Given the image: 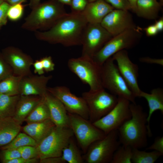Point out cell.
I'll use <instances>...</instances> for the list:
<instances>
[{
  "instance_id": "20",
  "label": "cell",
  "mask_w": 163,
  "mask_h": 163,
  "mask_svg": "<svg viewBox=\"0 0 163 163\" xmlns=\"http://www.w3.org/2000/svg\"><path fill=\"white\" fill-rule=\"evenodd\" d=\"M41 97L20 95L13 119L21 125L40 101Z\"/></svg>"
},
{
  "instance_id": "48",
  "label": "cell",
  "mask_w": 163,
  "mask_h": 163,
  "mask_svg": "<svg viewBox=\"0 0 163 163\" xmlns=\"http://www.w3.org/2000/svg\"><path fill=\"white\" fill-rule=\"evenodd\" d=\"M41 0H29V6L31 9L40 3Z\"/></svg>"
},
{
  "instance_id": "39",
  "label": "cell",
  "mask_w": 163,
  "mask_h": 163,
  "mask_svg": "<svg viewBox=\"0 0 163 163\" xmlns=\"http://www.w3.org/2000/svg\"><path fill=\"white\" fill-rule=\"evenodd\" d=\"M146 150H153L158 152L163 155V137L158 136L155 139L154 142L146 148Z\"/></svg>"
},
{
  "instance_id": "13",
  "label": "cell",
  "mask_w": 163,
  "mask_h": 163,
  "mask_svg": "<svg viewBox=\"0 0 163 163\" xmlns=\"http://www.w3.org/2000/svg\"><path fill=\"white\" fill-rule=\"evenodd\" d=\"M47 90L62 103L67 113L78 115L89 120L88 107L82 97L77 96L65 86L47 87Z\"/></svg>"
},
{
  "instance_id": "27",
  "label": "cell",
  "mask_w": 163,
  "mask_h": 163,
  "mask_svg": "<svg viewBox=\"0 0 163 163\" xmlns=\"http://www.w3.org/2000/svg\"><path fill=\"white\" fill-rule=\"evenodd\" d=\"M50 119L49 110L43 97L25 119L27 123L43 121Z\"/></svg>"
},
{
  "instance_id": "4",
  "label": "cell",
  "mask_w": 163,
  "mask_h": 163,
  "mask_svg": "<svg viewBox=\"0 0 163 163\" xmlns=\"http://www.w3.org/2000/svg\"><path fill=\"white\" fill-rule=\"evenodd\" d=\"M142 29L136 28L126 30L113 37L92 58L97 64L102 66L109 58L123 50L135 47L142 36Z\"/></svg>"
},
{
  "instance_id": "35",
  "label": "cell",
  "mask_w": 163,
  "mask_h": 163,
  "mask_svg": "<svg viewBox=\"0 0 163 163\" xmlns=\"http://www.w3.org/2000/svg\"><path fill=\"white\" fill-rule=\"evenodd\" d=\"M13 70L0 51V82L13 74Z\"/></svg>"
},
{
  "instance_id": "9",
  "label": "cell",
  "mask_w": 163,
  "mask_h": 163,
  "mask_svg": "<svg viewBox=\"0 0 163 163\" xmlns=\"http://www.w3.org/2000/svg\"><path fill=\"white\" fill-rule=\"evenodd\" d=\"M120 145L118 130L113 131L91 144L83 158L87 163H111L114 152Z\"/></svg>"
},
{
  "instance_id": "41",
  "label": "cell",
  "mask_w": 163,
  "mask_h": 163,
  "mask_svg": "<svg viewBox=\"0 0 163 163\" xmlns=\"http://www.w3.org/2000/svg\"><path fill=\"white\" fill-rule=\"evenodd\" d=\"M139 61L143 63L151 64H157L161 66H163L162 59L152 58L149 57H143L139 59Z\"/></svg>"
},
{
  "instance_id": "18",
  "label": "cell",
  "mask_w": 163,
  "mask_h": 163,
  "mask_svg": "<svg viewBox=\"0 0 163 163\" xmlns=\"http://www.w3.org/2000/svg\"><path fill=\"white\" fill-rule=\"evenodd\" d=\"M43 97L49 110L50 119L55 126L69 127L68 113L62 103L48 91Z\"/></svg>"
},
{
  "instance_id": "17",
  "label": "cell",
  "mask_w": 163,
  "mask_h": 163,
  "mask_svg": "<svg viewBox=\"0 0 163 163\" xmlns=\"http://www.w3.org/2000/svg\"><path fill=\"white\" fill-rule=\"evenodd\" d=\"M52 76L32 74L23 77L20 85V95L43 96L47 92V86Z\"/></svg>"
},
{
  "instance_id": "51",
  "label": "cell",
  "mask_w": 163,
  "mask_h": 163,
  "mask_svg": "<svg viewBox=\"0 0 163 163\" xmlns=\"http://www.w3.org/2000/svg\"><path fill=\"white\" fill-rule=\"evenodd\" d=\"M159 1V2L162 6L163 5V0H158Z\"/></svg>"
},
{
  "instance_id": "22",
  "label": "cell",
  "mask_w": 163,
  "mask_h": 163,
  "mask_svg": "<svg viewBox=\"0 0 163 163\" xmlns=\"http://www.w3.org/2000/svg\"><path fill=\"white\" fill-rule=\"evenodd\" d=\"M21 129L13 117L0 118V148L9 143Z\"/></svg>"
},
{
  "instance_id": "8",
  "label": "cell",
  "mask_w": 163,
  "mask_h": 163,
  "mask_svg": "<svg viewBox=\"0 0 163 163\" xmlns=\"http://www.w3.org/2000/svg\"><path fill=\"white\" fill-rule=\"evenodd\" d=\"M82 97L87 105L89 120L92 123L107 114L115 106L118 100V97L108 92L104 88L84 92Z\"/></svg>"
},
{
  "instance_id": "23",
  "label": "cell",
  "mask_w": 163,
  "mask_h": 163,
  "mask_svg": "<svg viewBox=\"0 0 163 163\" xmlns=\"http://www.w3.org/2000/svg\"><path fill=\"white\" fill-rule=\"evenodd\" d=\"M139 97L144 98L148 102L149 111L147 120L148 126L150 129V122L153 113L158 110L163 114V89L160 88L153 89L150 94L142 91Z\"/></svg>"
},
{
  "instance_id": "2",
  "label": "cell",
  "mask_w": 163,
  "mask_h": 163,
  "mask_svg": "<svg viewBox=\"0 0 163 163\" xmlns=\"http://www.w3.org/2000/svg\"><path fill=\"white\" fill-rule=\"evenodd\" d=\"M131 117L118 129L121 145L138 149L146 147L148 136L152 135L148 124V114L142 107L136 104L130 103Z\"/></svg>"
},
{
  "instance_id": "45",
  "label": "cell",
  "mask_w": 163,
  "mask_h": 163,
  "mask_svg": "<svg viewBox=\"0 0 163 163\" xmlns=\"http://www.w3.org/2000/svg\"><path fill=\"white\" fill-rule=\"evenodd\" d=\"M146 35L148 37L154 36L158 32L154 24L149 25L144 28Z\"/></svg>"
},
{
  "instance_id": "50",
  "label": "cell",
  "mask_w": 163,
  "mask_h": 163,
  "mask_svg": "<svg viewBox=\"0 0 163 163\" xmlns=\"http://www.w3.org/2000/svg\"><path fill=\"white\" fill-rule=\"evenodd\" d=\"M61 3L64 5H70L72 0H56Z\"/></svg>"
},
{
  "instance_id": "16",
  "label": "cell",
  "mask_w": 163,
  "mask_h": 163,
  "mask_svg": "<svg viewBox=\"0 0 163 163\" xmlns=\"http://www.w3.org/2000/svg\"><path fill=\"white\" fill-rule=\"evenodd\" d=\"M100 24L113 37L137 27L129 11L116 9L108 13Z\"/></svg>"
},
{
  "instance_id": "14",
  "label": "cell",
  "mask_w": 163,
  "mask_h": 163,
  "mask_svg": "<svg viewBox=\"0 0 163 163\" xmlns=\"http://www.w3.org/2000/svg\"><path fill=\"white\" fill-rule=\"evenodd\" d=\"M112 57L117 63L119 71L135 97H139L142 91L138 83V66L132 62L126 50L114 54Z\"/></svg>"
},
{
  "instance_id": "28",
  "label": "cell",
  "mask_w": 163,
  "mask_h": 163,
  "mask_svg": "<svg viewBox=\"0 0 163 163\" xmlns=\"http://www.w3.org/2000/svg\"><path fill=\"white\" fill-rule=\"evenodd\" d=\"M69 163H83L84 161L76 143L72 139L63 149L61 156Z\"/></svg>"
},
{
  "instance_id": "49",
  "label": "cell",
  "mask_w": 163,
  "mask_h": 163,
  "mask_svg": "<svg viewBox=\"0 0 163 163\" xmlns=\"http://www.w3.org/2000/svg\"><path fill=\"white\" fill-rule=\"evenodd\" d=\"M26 0H5V1L7 2L10 5H13L17 4L22 3Z\"/></svg>"
},
{
  "instance_id": "29",
  "label": "cell",
  "mask_w": 163,
  "mask_h": 163,
  "mask_svg": "<svg viewBox=\"0 0 163 163\" xmlns=\"http://www.w3.org/2000/svg\"><path fill=\"white\" fill-rule=\"evenodd\" d=\"M162 155L160 152L155 150L147 152L133 148L131 161L133 163H153Z\"/></svg>"
},
{
  "instance_id": "15",
  "label": "cell",
  "mask_w": 163,
  "mask_h": 163,
  "mask_svg": "<svg viewBox=\"0 0 163 163\" xmlns=\"http://www.w3.org/2000/svg\"><path fill=\"white\" fill-rule=\"evenodd\" d=\"M1 52L11 68L13 74L23 77L32 74L30 68L34 62L30 55L12 46L5 47Z\"/></svg>"
},
{
  "instance_id": "25",
  "label": "cell",
  "mask_w": 163,
  "mask_h": 163,
  "mask_svg": "<svg viewBox=\"0 0 163 163\" xmlns=\"http://www.w3.org/2000/svg\"><path fill=\"white\" fill-rule=\"evenodd\" d=\"M20 95L10 96L0 93V118L13 117Z\"/></svg>"
},
{
  "instance_id": "46",
  "label": "cell",
  "mask_w": 163,
  "mask_h": 163,
  "mask_svg": "<svg viewBox=\"0 0 163 163\" xmlns=\"http://www.w3.org/2000/svg\"><path fill=\"white\" fill-rule=\"evenodd\" d=\"M158 32L163 30V17H161L158 20L155 21L154 24Z\"/></svg>"
},
{
  "instance_id": "43",
  "label": "cell",
  "mask_w": 163,
  "mask_h": 163,
  "mask_svg": "<svg viewBox=\"0 0 163 163\" xmlns=\"http://www.w3.org/2000/svg\"><path fill=\"white\" fill-rule=\"evenodd\" d=\"M34 68V72L39 75H43L45 71L42 63L40 59L37 60L34 62L33 65Z\"/></svg>"
},
{
  "instance_id": "1",
  "label": "cell",
  "mask_w": 163,
  "mask_h": 163,
  "mask_svg": "<svg viewBox=\"0 0 163 163\" xmlns=\"http://www.w3.org/2000/svg\"><path fill=\"white\" fill-rule=\"evenodd\" d=\"M88 22L82 13H67L49 29L35 32L38 40L66 47L81 45Z\"/></svg>"
},
{
  "instance_id": "36",
  "label": "cell",
  "mask_w": 163,
  "mask_h": 163,
  "mask_svg": "<svg viewBox=\"0 0 163 163\" xmlns=\"http://www.w3.org/2000/svg\"><path fill=\"white\" fill-rule=\"evenodd\" d=\"M114 9L125 11L131 10L130 5L127 0H104Z\"/></svg>"
},
{
  "instance_id": "53",
  "label": "cell",
  "mask_w": 163,
  "mask_h": 163,
  "mask_svg": "<svg viewBox=\"0 0 163 163\" xmlns=\"http://www.w3.org/2000/svg\"><path fill=\"white\" fill-rule=\"evenodd\" d=\"M88 0L89 1V2H92L97 0Z\"/></svg>"
},
{
  "instance_id": "21",
  "label": "cell",
  "mask_w": 163,
  "mask_h": 163,
  "mask_svg": "<svg viewBox=\"0 0 163 163\" xmlns=\"http://www.w3.org/2000/svg\"><path fill=\"white\" fill-rule=\"evenodd\" d=\"M55 126L50 119L38 122L27 123L22 127L24 133L34 139L37 145Z\"/></svg>"
},
{
  "instance_id": "24",
  "label": "cell",
  "mask_w": 163,
  "mask_h": 163,
  "mask_svg": "<svg viewBox=\"0 0 163 163\" xmlns=\"http://www.w3.org/2000/svg\"><path fill=\"white\" fill-rule=\"evenodd\" d=\"M162 6L158 0H138L135 13L141 18L148 20H155Z\"/></svg>"
},
{
  "instance_id": "32",
  "label": "cell",
  "mask_w": 163,
  "mask_h": 163,
  "mask_svg": "<svg viewBox=\"0 0 163 163\" xmlns=\"http://www.w3.org/2000/svg\"><path fill=\"white\" fill-rule=\"evenodd\" d=\"M24 7L22 3L10 5L7 12L8 19L15 21L20 19L24 14Z\"/></svg>"
},
{
  "instance_id": "44",
  "label": "cell",
  "mask_w": 163,
  "mask_h": 163,
  "mask_svg": "<svg viewBox=\"0 0 163 163\" xmlns=\"http://www.w3.org/2000/svg\"><path fill=\"white\" fill-rule=\"evenodd\" d=\"M40 163H65L62 156L51 157L40 160Z\"/></svg>"
},
{
  "instance_id": "5",
  "label": "cell",
  "mask_w": 163,
  "mask_h": 163,
  "mask_svg": "<svg viewBox=\"0 0 163 163\" xmlns=\"http://www.w3.org/2000/svg\"><path fill=\"white\" fill-rule=\"evenodd\" d=\"M112 57L109 58L101 67V78L103 88L118 97L136 104V98L120 73Z\"/></svg>"
},
{
  "instance_id": "30",
  "label": "cell",
  "mask_w": 163,
  "mask_h": 163,
  "mask_svg": "<svg viewBox=\"0 0 163 163\" xmlns=\"http://www.w3.org/2000/svg\"><path fill=\"white\" fill-rule=\"evenodd\" d=\"M37 145L36 141L30 136L25 133L20 132L9 143L0 149L18 148L27 145L36 146Z\"/></svg>"
},
{
  "instance_id": "11",
  "label": "cell",
  "mask_w": 163,
  "mask_h": 163,
  "mask_svg": "<svg viewBox=\"0 0 163 163\" xmlns=\"http://www.w3.org/2000/svg\"><path fill=\"white\" fill-rule=\"evenodd\" d=\"M130 103L126 99L118 97L117 102L113 109L93 124L105 135L113 131L118 130L131 117Z\"/></svg>"
},
{
  "instance_id": "7",
  "label": "cell",
  "mask_w": 163,
  "mask_h": 163,
  "mask_svg": "<svg viewBox=\"0 0 163 163\" xmlns=\"http://www.w3.org/2000/svg\"><path fill=\"white\" fill-rule=\"evenodd\" d=\"M73 135L69 127L55 126L36 146L39 160L61 156L63 149Z\"/></svg>"
},
{
  "instance_id": "47",
  "label": "cell",
  "mask_w": 163,
  "mask_h": 163,
  "mask_svg": "<svg viewBox=\"0 0 163 163\" xmlns=\"http://www.w3.org/2000/svg\"><path fill=\"white\" fill-rule=\"evenodd\" d=\"M129 2L133 11L135 13L137 2L138 0H127Z\"/></svg>"
},
{
  "instance_id": "26",
  "label": "cell",
  "mask_w": 163,
  "mask_h": 163,
  "mask_svg": "<svg viewBox=\"0 0 163 163\" xmlns=\"http://www.w3.org/2000/svg\"><path fill=\"white\" fill-rule=\"evenodd\" d=\"M22 77L12 74L0 82V93L10 96L20 95Z\"/></svg>"
},
{
  "instance_id": "42",
  "label": "cell",
  "mask_w": 163,
  "mask_h": 163,
  "mask_svg": "<svg viewBox=\"0 0 163 163\" xmlns=\"http://www.w3.org/2000/svg\"><path fill=\"white\" fill-rule=\"evenodd\" d=\"M39 161L38 158L26 159L21 157L8 161L6 163H36Z\"/></svg>"
},
{
  "instance_id": "52",
  "label": "cell",
  "mask_w": 163,
  "mask_h": 163,
  "mask_svg": "<svg viewBox=\"0 0 163 163\" xmlns=\"http://www.w3.org/2000/svg\"><path fill=\"white\" fill-rule=\"evenodd\" d=\"M5 0H0V5L4 2Z\"/></svg>"
},
{
  "instance_id": "10",
  "label": "cell",
  "mask_w": 163,
  "mask_h": 163,
  "mask_svg": "<svg viewBox=\"0 0 163 163\" xmlns=\"http://www.w3.org/2000/svg\"><path fill=\"white\" fill-rule=\"evenodd\" d=\"M69 127L72 131L81 149L85 153L90 145L106 135L88 120L68 113Z\"/></svg>"
},
{
  "instance_id": "34",
  "label": "cell",
  "mask_w": 163,
  "mask_h": 163,
  "mask_svg": "<svg viewBox=\"0 0 163 163\" xmlns=\"http://www.w3.org/2000/svg\"><path fill=\"white\" fill-rule=\"evenodd\" d=\"M18 148L21 157L22 158L26 159L39 158L38 152L36 146L27 145Z\"/></svg>"
},
{
  "instance_id": "54",
  "label": "cell",
  "mask_w": 163,
  "mask_h": 163,
  "mask_svg": "<svg viewBox=\"0 0 163 163\" xmlns=\"http://www.w3.org/2000/svg\"></svg>"
},
{
  "instance_id": "6",
  "label": "cell",
  "mask_w": 163,
  "mask_h": 163,
  "mask_svg": "<svg viewBox=\"0 0 163 163\" xmlns=\"http://www.w3.org/2000/svg\"><path fill=\"white\" fill-rule=\"evenodd\" d=\"M67 65L69 70L84 83L90 87V90L103 88L101 78V67L92 58L82 56L69 59Z\"/></svg>"
},
{
  "instance_id": "12",
  "label": "cell",
  "mask_w": 163,
  "mask_h": 163,
  "mask_svg": "<svg viewBox=\"0 0 163 163\" xmlns=\"http://www.w3.org/2000/svg\"><path fill=\"white\" fill-rule=\"evenodd\" d=\"M113 37L101 24L88 23L82 37L81 56L92 58Z\"/></svg>"
},
{
  "instance_id": "33",
  "label": "cell",
  "mask_w": 163,
  "mask_h": 163,
  "mask_svg": "<svg viewBox=\"0 0 163 163\" xmlns=\"http://www.w3.org/2000/svg\"><path fill=\"white\" fill-rule=\"evenodd\" d=\"M0 160L3 163L21 157L19 148L6 149L1 150Z\"/></svg>"
},
{
  "instance_id": "40",
  "label": "cell",
  "mask_w": 163,
  "mask_h": 163,
  "mask_svg": "<svg viewBox=\"0 0 163 163\" xmlns=\"http://www.w3.org/2000/svg\"><path fill=\"white\" fill-rule=\"evenodd\" d=\"M40 60L42 63L45 72H48L54 70L55 65L51 56L43 57Z\"/></svg>"
},
{
  "instance_id": "31",
  "label": "cell",
  "mask_w": 163,
  "mask_h": 163,
  "mask_svg": "<svg viewBox=\"0 0 163 163\" xmlns=\"http://www.w3.org/2000/svg\"><path fill=\"white\" fill-rule=\"evenodd\" d=\"M132 149L120 145L114 152L110 163H132Z\"/></svg>"
},
{
  "instance_id": "37",
  "label": "cell",
  "mask_w": 163,
  "mask_h": 163,
  "mask_svg": "<svg viewBox=\"0 0 163 163\" xmlns=\"http://www.w3.org/2000/svg\"><path fill=\"white\" fill-rule=\"evenodd\" d=\"M89 2L88 0H72L70 5L71 12L82 13Z\"/></svg>"
},
{
  "instance_id": "19",
  "label": "cell",
  "mask_w": 163,
  "mask_h": 163,
  "mask_svg": "<svg viewBox=\"0 0 163 163\" xmlns=\"http://www.w3.org/2000/svg\"><path fill=\"white\" fill-rule=\"evenodd\" d=\"M114 9L104 0L89 2L82 12L88 23L100 24L104 18Z\"/></svg>"
},
{
  "instance_id": "38",
  "label": "cell",
  "mask_w": 163,
  "mask_h": 163,
  "mask_svg": "<svg viewBox=\"0 0 163 163\" xmlns=\"http://www.w3.org/2000/svg\"><path fill=\"white\" fill-rule=\"evenodd\" d=\"M10 5L6 1L0 5V29L7 23V12Z\"/></svg>"
},
{
  "instance_id": "3",
  "label": "cell",
  "mask_w": 163,
  "mask_h": 163,
  "mask_svg": "<svg viewBox=\"0 0 163 163\" xmlns=\"http://www.w3.org/2000/svg\"><path fill=\"white\" fill-rule=\"evenodd\" d=\"M31 10L25 18L21 27L34 32L49 29L67 13L64 5L56 0L40 2Z\"/></svg>"
}]
</instances>
